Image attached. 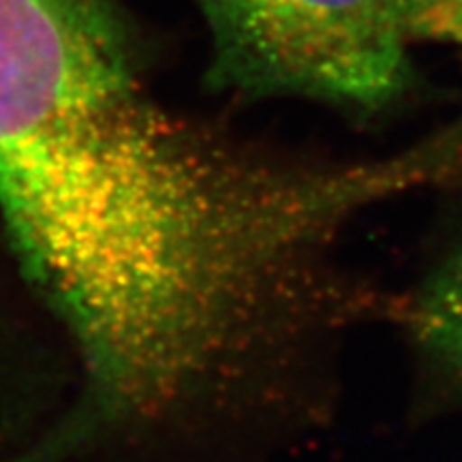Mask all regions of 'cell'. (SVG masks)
I'll return each mask as SVG.
<instances>
[{
    "mask_svg": "<svg viewBox=\"0 0 462 462\" xmlns=\"http://www.w3.org/2000/svg\"><path fill=\"white\" fill-rule=\"evenodd\" d=\"M409 321L426 357L462 388V231L426 276Z\"/></svg>",
    "mask_w": 462,
    "mask_h": 462,
    "instance_id": "cell-2",
    "label": "cell"
},
{
    "mask_svg": "<svg viewBox=\"0 0 462 462\" xmlns=\"http://www.w3.org/2000/svg\"><path fill=\"white\" fill-rule=\"evenodd\" d=\"M212 90L377 109L411 88L402 0H193Z\"/></svg>",
    "mask_w": 462,
    "mask_h": 462,
    "instance_id": "cell-1",
    "label": "cell"
},
{
    "mask_svg": "<svg viewBox=\"0 0 462 462\" xmlns=\"http://www.w3.org/2000/svg\"><path fill=\"white\" fill-rule=\"evenodd\" d=\"M402 22L411 43L462 45V0H402Z\"/></svg>",
    "mask_w": 462,
    "mask_h": 462,
    "instance_id": "cell-3",
    "label": "cell"
}]
</instances>
